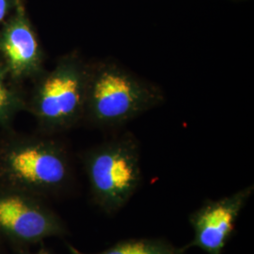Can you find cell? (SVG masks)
<instances>
[{
    "instance_id": "6",
    "label": "cell",
    "mask_w": 254,
    "mask_h": 254,
    "mask_svg": "<svg viewBox=\"0 0 254 254\" xmlns=\"http://www.w3.org/2000/svg\"><path fill=\"white\" fill-rule=\"evenodd\" d=\"M253 193L252 185L221 199L205 201L190 217L194 236L189 247H197L207 254H222Z\"/></svg>"
},
{
    "instance_id": "4",
    "label": "cell",
    "mask_w": 254,
    "mask_h": 254,
    "mask_svg": "<svg viewBox=\"0 0 254 254\" xmlns=\"http://www.w3.org/2000/svg\"><path fill=\"white\" fill-rule=\"evenodd\" d=\"M90 66L77 53H71L39 83L33 109L47 131L71 128L85 117Z\"/></svg>"
},
{
    "instance_id": "12",
    "label": "cell",
    "mask_w": 254,
    "mask_h": 254,
    "mask_svg": "<svg viewBox=\"0 0 254 254\" xmlns=\"http://www.w3.org/2000/svg\"><path fill=\"white\" fill-rule=\"evenodd\" d=\"M1 239V238H0ZM0 254H1V248H0Z\"/></svg>"
},
{
    "instance_id": "9",
    "label": "cell",
    "mask_w": 254,
    "mask_h": 254,
    "mask_svg": "<svg viewBox=\"0 0 254 254\" xmlns=\"http://www.w3.org/2000/svg\"><path fill=\"white\" fill-rule=\"evenodd\" d=\"M16 98L0 77V122L7 121L16 107Z\"/></svg>"
},
{
    "instance_id": "10",
    "label": "cell",
    "mask_w": 254,
    "mask_h": 254,
    "mask_svg": "<svg viewBox=\"0 0 254 254\" xmlns=\"http://www.w3.org/2000/svg\"><path fill=\"white\" fill-rule=\"evenodd\" d=\"M14 4L15 0H0V22H2L8 15Z\"/></svg>"
},
{
    "instance_id": "1",
    "label": "cell",
    "mask_w": 254,
    "mask_h": 254,
    "mask_svg": "<svg viewBox=\"0 0 254 254\" xmlns=\"http://www.w3.org/2000/svg\"><path fill=\"white\" fill-rule=\"evenodd\" d=\"M165 101L162 89L112 61L91 64L85 117L98 127L126 125Z\"/></svg>"
},
{
    "instance_id": "3",
    "label": "cell",
    "mask_w": 254,
    "mask_h": 254,
    "mask_svg": "<svg viewBox=\"0 0 254 254\" xmlns=\"http://www.w3.org/2000/svg\"><path fill=\"white\" fill-rule=\"evenodd\" d=\"M84 165L92 199L109 214L127 204L142 178L140 148L131 133L91 149L86 154Z\"/></svg>"
},
{
    "instance_id": "11",
    "label": "cell",
    "mask_w": 254,
    "mask_h": 254,
    "mask_svg": "<svg viewBox=\"0 0 254 254\" xmlns=\"http://www.w3.org/2000/svg\"><path fill=\"white\" fill-rule=\"evenodd\" d=\"M51 254L46 249H41L40 251H38L36 253H33V254Z\"/></svg>"
},
{
    "instance_id": "8",
    "label": "cell",
    "mask_w": 254,
    "mask_h": 254,
    "mask_svg": "<svg viewBox=\"0 0 254 254\" xmlns=\"http://www.w3.org/2000/svg\"><path fill=\"white\" fill-rule=\"evenodd\" d=\"M71 254H186L189 246L178 248L171 242L159 238H140L121 241L109 249L96 253L86 254L68 244Z\"/></svg>"
},
{
    "instance_id": "2",
    "label": "cell",
    "mask_w": 254,
    "mask_h": 254,
    "mask_svg": "<svg viewBox=\"0 0 254 254\" xmlns=\"http://www.w3.org/2000/svg\"><path fill=\"white\" fill-rule=\"evenodd\" d=\"M70 179L68 155L55 140L17 139L0 148V187L45 199L63 190Z\"/></svg>"
},
{
    "instance_id": "7",
    "label": "cell",
    "mask_w": 254,
    "mask_h": 254,
    "mask_svg": "<svg viewBox=\"0 0 254 254\" xmlns=\"http://www.w3.org/2000/svg\"><path fill=\"white\" fill-rule=\"evenodd\" d=\"M0 53L9 73L15 77L42 71L43 51L20 1H16L15 12L0 33Z\"/></svg>"
},
{
    "instance_id": "5",
    "label": "cell",
    "mask_w": 254,
    "mask_h": 254,
    "mask_svg": "<svg viewBox=\"0 0 254 254\" xmlns=\"http://www.w3.org/2000/svg\"><path fill=\"white\" fill-rule=\"evenodd\" d=\"M67 234L63 219L43 198L0 187V238L18 245H31Z\"/></svg>"
}]
</instances>
